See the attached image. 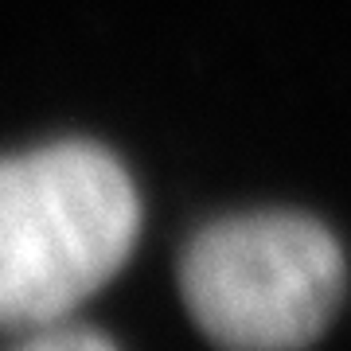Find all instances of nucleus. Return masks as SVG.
Wrapping results in <instances>:
<instances>
[{"instance_id": "obj_1", "label": "nucleus", "mask_w": 351, "mask_h": 351, "mask_svg": "<svg viewBox=\"0 0 351 351\" xmlns=\"http://www.w3.org/2000/svg\"><path fill=\"white\" fill-rule=\"evenodd\" d=\"M141 199L125 164L90 141L0 156V328L63 324L129 262Z\"/></svg>"}, {"instance_id": "obj_2", "label": "nucleus", "mask_w": 351, "mask_h": 351, "mask_svg": "<svg viewBox=\"0 0 351 351\" xmlns=\"http://www.w3.org/2000/svg\"><path fill=\"white\" fill-rule=\"evenodd\" d=\"M348 265L324 223L297 211L230 215L180 258V293L219 351H304L320 339Z\"/></svg>"}, {"instance_id": "obj_3", "label": "nucleus", "mask_w": 351, "mask_h": 351, "mask_svg": "<svg viewBox=\"0 0 351 351\" xmlns=\"http://www.w3.org/2000/svg\"><path fill=\"white\" fill-rule=\"evenodd\" d=\"M8 351H117L110 336H101L98 328L86 324H47V328H32V332H20Z\"/></svg>"}]
</instances>
